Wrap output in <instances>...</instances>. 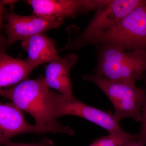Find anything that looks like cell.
<instances>
[{
    "mask_svg": "<svg viewBox=\"0 0 146 146\" xmlns=\"http://www.w3.org/2000/svg\"><path fill=\"white\" fill-rule=\"evenodd\" d=\"M121 146H146L137 140L136 138L128 141Z\"/></svg>",
    "mask_w": 146,
    "mask_h": 146,
    "instance_id": "2e32d148",
    "label": "cell"
},
{
    "mask_svg": "<svg viewBox=\"0 0 146 146\" xmlns=\"http://www.w3.org/2000/svg\"><path fill=\"white\" fill-rule=\"evenodd\" d=\"M0 96L10 100L18 108L30 114L36 125L48 133L74 134V129L61 124L55 117L49 87L43 75L4 89Z\"/></svg>",
    "mask_w": 146,
    "mask_h": 146,
    "instance_id": "6da1fadb",
    "label": "cell"
},
{
    "mask_svg": "<svg viewBox=\"0 0 146 146\" xmlns=\"http://www.w3.org/2000/svg\"><path fill=\"white\" fill-rule=\"evenodd\" d=\"M84 79L96 84L111 101L115 110L113 115L119 123L125 118H131L141 122L145 89L136 83L113 81L96 74H87Z\"/></svg>",
    "mask_w": 146,
    "mask_h": 146,
    "instance_id": "277c9868",
    "label": "cell"
},
{
    "mask_svg": "<svg viewBox=\"0 0 146 146\" xmlns=\"http://www.w3.org/2000/svg\"><path fill=\"white\" fill-rule=\"evenodd\" d=\"M143 0H106L102 1L94 18L84 31L59 52L67 50H77L86 46L92 37L112 27L131 11L140 4Z\"/></svg>",
    "mask_w": 146,
    "mask_h": 146,
    "instance_id": "5b68a950",
    "label": "cell"
},
{
    "mask_svg": "<svg viewBox=\"0 0 146 146\" xmlns=\"http://www.w3.org/2000/svg\"><path fill=\"white\" fill-rule=\"evenodd\" d=\"M5 146H54V143L52 140L44 138L41 142L36 144L21 143L11 142L10 140L4 143Z\"/></svg>",
    "mask_w": 146,
    "mask_h": 146,
    "instance_id": "9a60e30c",
    "label": "cell"
},
{
    "mask_svg": "<svg viewBox=\"0 0 146 146\" xmlns=\"http://www.w3.org/2000/svg\"><path fill=\"white\" fill-rule=\"evenodd\" d=\"M4 16L7 21L6 33L7 46H10L18 40L52 29L59 27L64 20L61 18H47L35 14L28 16L18 15L14 12H5Z\"/></svg>",
    "mask_w": 146,
    "mask_h": 146,
    "instance_id": "52a82bcc",
    "label": "cell"
},
{
    "mask_svg": "<svg viewBox=\"0 0 146 146\" xmlns=\"http://www.w3.org/2000/svg\"><path fill=\"white\" fill-rule=\"evenodd\" d=\"M92 44L146 51V0L112 27L92 37L86 46Z\"/></svg>",
    "mask_w": 146,
    "mask_h": 146,
    "instance_id": "3957f363",
    "label": "cell"
},
{
    "mask_svg": "<svg viewBox=\"0 0 146 146\" xmlns=\"http://www.w3.org/2000/svg\"><path fill=\"white\" fill-rule=\"evenodd\" d=\"M145 91V100L142 110L141 127L139 132L135 135L136 139L146 146V86Z\"/></svg>",
    "mask_w": 146,
    "mask_h": 146,
    "instance_id": "5bb4252c",
    "label": "cell"
},
{
    "mask_svg": "<svg viewBox=\"0 0 146 146\" xmlns=\"http://www.w3.org/2000/svg\"><path fill=\"white\" fill-rule=\"evenodd\" d=\"M21 46L27 52L26 60L35 68L60 58L54 40L44 33L35 35L22 40Z\"/></svg>",
    "mask_w": 146,
    "mask_h": 146,
    "instance_id": "7c38bea8",
    "label": "cell"
},
{
    "mask_svg": "<svg viewBox=\"0 0 146 146\" xmlns=\"http://www.w3.org/2000/svg\"><path fill=\"white\" fill-rule=\"evenodd\" d=\"M89 146H99V145L97 139L95 140L92 144H91V145Z\"/></svg>",
    "mask_w": 146,
    "mask_h": 146,
    "instance_id": "ac0fdd59",
    "label": "cell"
},
{
    "mask_svg": "<svg viewBox=\"0 0 146 146\" xmlns=\"http://www.w3.org/2000/svg\"><path fill=\"white\" fill-rule=\"evenodd\" d=\"M136 135H132L125 131L115 134H109L97 139L99 146H121L128 141L136 138Z\"/></svg>",
    "mask_w": 146,
    "mask_h": 146,
    "instance_id": "4fadbf2b",
    "label": "cell"
},
{
    "mask_svg": "<svg viewBox=\"0 0 146 146\" xmlns=\"http://www.w3.org/2000/svg\"><path fill=\"white\" fill-rule=\"evenodd\" d=\"M50 93L56 119L67 115L77 116L101 127L109 134L124 131L111 112L92 107L76 98L70 100L52 90H50Z\"/></svg>",
    "mask_w": 146,
    "mask_h": 146,
    "instance_id": "8992f818",
    "label": "cell"
},
{
    "mask_svg": "<svg viewBox=\"0 0 146 146\" xmlns=\"http://www.w3.org/2000/svg\"><path fill=\"white\" fill-rule=\"evenodd\" d=\"M33 14L36 16L65 20L96 9L102 1L90 0H28Z\"/></svg>",
    "mask_w": 146,
    "mask_h": 146,
    "instance_id": "ba28073f",
    "label": "cell"
},
{
    "mask_svg": "<svg viewBox=\"0 0 146 146\" xmlns=\"http://www.w3.org/2000/svg\"><path fill=\"white\" fill-rule=\"evenodd\" d=\"M4 6L0 2V30L1 28L2 24L3 16L4 13ZM1 36V35H0Z\"/></svg>",
    "mask_w": 146,
    "mask_h": 146,
    "instance_id": "e0dca14e",
    "label": "cell"
},
{
    "mask_svg": "<svg viewBox=\"0 0 146 146\" xmlns=\"http://www.w3.org/2000/svg\"><path fill=\"white\" fill-rule=\"evenodd\" d=\"M6 39L0 36V93L25 80L35 68L26 60L11 57L6 52Z\"/></svg>",
    "mask_w": 146,
    "mask_h": 146,
    "instance_id": "8fae6325",
    "label": "cell"
},
{
    "mask_svg": "<svg viewBox=\"0 0 146 146\" xmlns=\"http://www.w3.org/2000/svg\"><path fill=\"white\" fill-rule=\"evenodd\" d=\"M0 146H1V145H0Z\"/></svg>",
    "mask_w": 146,
    "mask_h": 146,
    "instance_id": "d6986e66",
    "label": "cell"
},
{
    "mask_svg": "<svg viewBox=\"0 0 146 146\" xmlns=\"http://www.w3.org/2000/svg\"><path fill=\"white\" fill-rule=\"evenodd\" d=\"M99 47L96 74L113 81L136 83L146 72V50H127L110 45Z\"/></svg>",
    "mask_w": 146,
    "mask_h": 146,
    "instance_id": "7a4b0ae2",
    "label": "cell"
},
{
    "mask_svg": "<svg viewBox=\"0 0 146 146\" xmlns=\"http://www.w3.org/2000/svg\"><path fill=\"white\" fill-rule=\"evenodd\" d=\"M48 133L36 124H30L21 110L13 103H0V145L11 137L25 133Z\"/></svg>",
    "mask_w": 146,
    "mask_h": 146,
    "instance_id": "9c48e42d",
    "label": "cell"
},
{
    "mask_svg": "<svg viewBox=\"0 0 146 146\" xmlns=\"http://www.w3.org/2000/svg\"><path fill=\"white\" fill-rule=\"evenodd\" d=\"M78 59L76 54L69 55L52 60L45 68V80L49 87L57 90L70 100L76 98L73 96L70 72Z\"/></svg>",
    "mask_w": 146,
    "mask_h": 146,
    "instance_id": "30bf717a",
    "label": "cell"
}]
</instances>
